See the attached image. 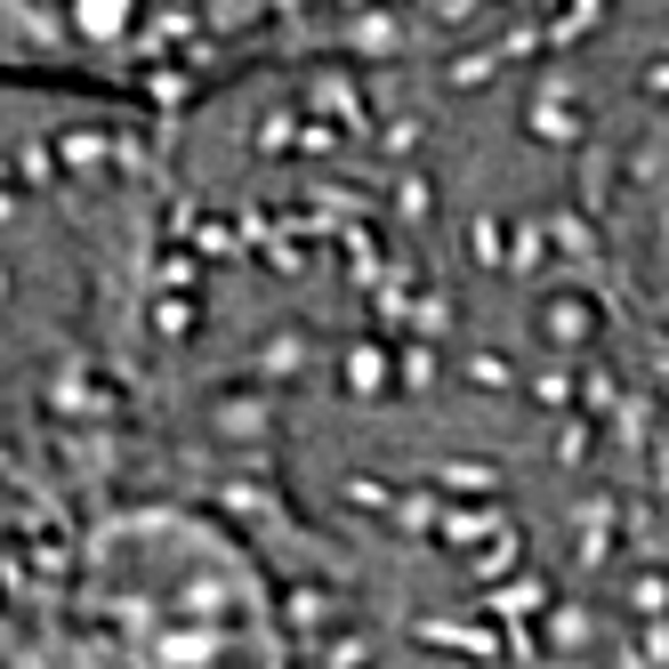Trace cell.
<instances>
[{
    "label": "cell",
    "mask_w": 669,
    "mask_h": 669,
    "mask_svg": "<svg viewBox=\"0 0 669 669\" xmlns=\"http://www.w3.org/2000/svg\"><path fill=\"white\" fill-rule=\"evenodd\" d=\"M388 0H0V81L194 106L242 73L331 57Z\"/></svg>",
    "instance_id": "obj_1"
}]
</instances>
